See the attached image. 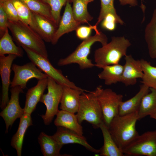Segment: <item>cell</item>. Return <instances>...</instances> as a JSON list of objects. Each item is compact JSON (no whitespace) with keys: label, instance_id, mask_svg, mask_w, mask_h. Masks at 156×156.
<instances>
[{"label":"cell","instance_id":"6da1fadb","mask_svg":"<svg viewBox=\"0 0 156 156\" xmlns=\"http://www.w3.org/2000/svg\"><path fill=\"white\" fill-rule=\"evenodd\" d=\"M139 120L138 112L128 114L117 115L111 121L108 127L113 139L122 151L139 134L135 125Z\"/></svg>","mask_w":156,"mask_h":156},{"label":"cell","instance_id":"7a4b0ae2","mask_svg":"<svg viewBox=\"0 0 156 156\" xmlns=\"http://www.w3.org/2000/svg\"><path fill=\"white\" fill-rule=\"evenodd\" d=\"M8 27L13 40L18 46H24L43 56L48 57L44 40L30 26L19 21L16 22L8 21Z\"/></svg>","mask_w":156,"mask_h":156},{"label":"cell","instance_id":"3957f363","mask_svg":"<svg viewBox=\"0 0 156 156\" xmlns=\"http://www.w3.org/2000/svg\"><path fill=\"white\" fill-rule=\"evenodd\" d=\"M131 44L124 36L112 37L110 42L95 51V66L101 68L104 66L119 64L121 58L127 55V49Z\"/></svg>","mask_w":156,"mask_h":156},{"label":"cell","instance_id":"277c9868","mask_svg":"<svg viewBox=\"0 0 156 156\" xmlns=\"http://www.w3.org/2000/svg\"><path fill=\"white\" fill-rule=\"evenodd\" d=\"M107 41V38L105 34L101 31L96 33L94 35L84 40L76 49L68 56L60 59L57 62V65L63 66L77 64L81 69L92 68L95 66V64L88 58L92 46L96 42H100L103 46L106 44Z\"/></svg>","mask_w":156,"mask_h":156},{"label":"cell","instance_id":"5b68a950","mask_svg":"<svg viewBox=\"0 0 156 156\" xmlns=\"http://www.w3.org/2000/svg\"><path fill=\"white\" fill-rule=\"evenodd\" d=\"M76 113L80 124L86 121L94 128H99L103 122V116L95 90L87 93L83 92L80 97L79 107Z\"/></svg>","mask_w":156,"mask_h":156},{"label":"cell","instance_id":"8992f818","mask_svg":"<svg viewBox=\"0 0 156 156\" xmlns=\"http://www.w3.org/2000/svg\"><path fill=\"white\" fill-rule=\"evenodd\" d=\"M95 90L101 109L103 122L108 128L112 120L118 114L123 96L111 89H103L101 86L97 87Z\"/></svg>","mask_w":156,"mask_h":156},{"label":"cell","instance_id":"52a82bcc","mask_svg":"<svg viewBox=\"0 0 156 156\" xmlns=\"http://www.w3.org/2000/svg\"><path fill=\"white\" fill-rule=\"evenodd\" d=\"M131 156H156V130L139 135L122 150Z\"/></svg>","mask_w":156,"mask_h":156},{"label":"cell","instance_id":"ba28073f","mask_svg":"<svg viewBox=\"0 0 156 156\" xmlns=\"http://www.w3.org/2000/svg\"><path fill=\"white\" fill-rule=\"evenodd\" d=\"M31 62L34 63L42 72L57 83L73 88L81 89L77 86L62 74L61 70L54 68L48 57H45L24 46L21 47Z\"/></svg>","mask_w":156,"mask_h":156},{"label":"cell","instance_id":"9c48e42d","mask_svg":"<svg viewBox=\"0 0 156 156\" xmlns=\"http://www.w3.org/2000/svg\"><path fill=\"white\" fill-rule=\"evenodd\" d=\"M47 79V92L43 94L40 101L45 105L46 107L45 114L41 115L46 125L50 124L59 110L58 107L60 103L63 86L49 77Z\"/></svg>","mask_w":156,"mask_h":156},{"label":"cell","instance_id":"30bf717a","mask_svg":"<svg viewBox=\"0 0 156 156\" xmlns=\"http://www.w3.org/2000/svg\"><path fill=\"white\" fill-rule=\"evenodd\" d=\"M12 69L14 75L11 82V88L19 86L23 89L26 88L27 82L30 79L35 78L39 80L48 77L31 62L22 66L13 64Z\"/></svg>","mask_w":156,"mask_h":156},{"label":"cell","instance_id":"8fae6325","mask_svg":"<svg viewBox=\"0 0 156 156\" xmlns=\"http://www.w3.org/2000/svg\"><path fill=\"white\" fill-rule=\"evenodd\" d=\"M11 88L10 99L0 113V116L5 122V133L8 132L9 127L12 125L17 118H20L24 113V109L21 107L19 101V95L23 93V89L19 86Z\"/></svg>","mask_w":156,"mask_h":156},{"label":"cell","instance_id":"7c38bea8","mask_svg":"<svg viewBox=\"0 0 156 156\" xmlns=\"http://www.w3.org/2000/svg\"><path fill=\"white\" fill-rule=\"evenodd\" d=\"M17 57L14 55L8 54L0 56V74L2 83V95L0 107L3 109L6 106L9 99L8 90L11 84L10 76L12 63Z\"/></svg>","mask_w":156,"mask_h":156},{"label":"cell","instance_id":"4fadbf2b","mask_svg":"<svg viewBox=\"0 0 156 156\" xmlns=\"http://www.w3.org/2000/svg\"><path fill=\"white\" fill-rule=\"evenodd\" d=\"M57 127L56 132L52 136L59 144L63 146L69 144H78L92 152L99 153L100 149H96L91 146L88 142L86 138L83 135H80L65 127Z\"/></svg>","mask_w":156,"mask_h":156},{"label":"cell","instance_id":"5bb4252c","mask_svg":"<svg viewBox=\"0 0 156 156\" xmlns=\"http://www.w3.org/2000/svg\"><path fill=\"white\" fill-rule=\"evenodd\" d=\"M125 59L121 82L126 86L135 85L137 79H141L143 76L140 60H135L131 55H127Z\"/></svg>","mask_w":156,"mask_h":156},{"label":"cell","instance_id":"9a60e30c","mask_svg":"<svg viewBox=\"0 0 156 156\" xmlns=\"http://www.w3.org/2000/svg\"><path fill=\"white\" fill-rule=\"evenodd\" d=\"M81 24L74 17L72 8L69 1L67 2L63 15L61 17L58 27L51 42L55 44L60 38L64 34L76 30Z\"/></svg>","mask_w":156,"mask_h":156},{"label":"cell","instance_id":"2e32d148","mask_svg":"<svg viewBox=\"0 0 156 156\" xmlns=\"http://www.w3.org/2000/svg\"><path fill=\"white\" fill-rule=\"evenodd\" d=\"M85 91H86L63 86L60 108L73 113H77L79 107L81 95Z\"/></svg>","mask_w":156,"mask_h":156},{"label":"cell","instance_id":"e0dca14e","mask_svg":"<svg viewBox=\"0 0 156 156\" xmlns=\"http://www.w3.org/2000/svg\"><path fill=\"white\" fill-rule=\"evenodd\" d=\"M47 78L38 80L36 86L28 90L26 94L25 104L23 108L24 113L31 115L36 109L37 104L40 102L47 88Z\"/></svg>","mask_w":156,"mask_h":156},{"label":"cell","instance_id":"ac0fdd59","mask_svg":"<svg viewBox=\"0 0 156 156\" xmlns=\"http://www.w3.org/2000/svg\"><path fill=\"white\" fill-rule=\"evenodd\" d=\"M54 121L57 127H62L83 135V127L78 122L76 114L68 111L59 110Z\"/></svg>","mask_w":156,"mask_h":156},{"label":"cell","instance_id":"d6986e66","mask_svg":"<svg viewBox=\"0 0 156 156\" xmlns=\"http://www.w3.org/2000/svg\"><path fill=\"white\" fill-rule=\"evenodd\" d=\"M33 13L38 33L44 41L51 42L58 26L54 22L45 17Z\"/></svg>","mask_w":156,"mask_h":156},{"label":"cell","instance_id":"ffe728a7","mask_svg":"<svg viewBox=\"0 0 156 156\" xmlns=\"http://www.w3.org/2000/svg\"><path fill=\"white\" fill-rule=\"evenodd\" d=\"M149 90L148 87L144 84L140 85L139 91L135 96L128 100L121 103L118 114L123 115L138 112L143 97L149 92Z\"/></svg>","mask_w":156,"mask_h":156},{"label":"cell","instance_id":"44dd1931","mask_svg":"<svg viewBox=\"0 0 156 156\" xmlns=\"http://www.w3.org/2000/svg\"><path fill=\"white\" fill-rule=\"evenodd\" d=\"M31 115L24 113L20 118L17 130L13 136L11 141V145L16 151L18 156L21 155L23 142L24 135L28 128L32 125Z\"/></svg>","mask_w":156,"mask_h":156},{"label":"cell","instance_id":"7402d4cb","mask_svg":"<svg viewBox=\"0 0 156 156\" xmlns=\"http://www.w3.org/2000/svg\"><path fill=\"white\" fill-rule=\"evenodd\" d=\"M103 138V145L100 149L99 155L102 156H123L122 151L117 146L109 131L108 127L102 122L99 127Z\"/></svg>","mask_w":156,"mask_h":156},{"label":"cell","instance_id":"603a6c76","mask_svg":"<svg viewBox=\"0 0 156 156\" xmlns=\"http://www.w3.org/2000/svg\"><path fill=\"white\" fill-rule=\"evenodd\" d=\"M38 141L44 156H67L60 153V150L63 145L58 143L52 136L49 135L42 132L38 137Z\"/></svg>","mask_w":156,"mask_h":156},{"label":"cell","instance_id":"cb8c5ba5","mask_svg":"<svg viewBox=\"0 0 156 156\" xmlns=\"http://www.w3.org/2000/svg\"><path fill=\"white\" fill-rule=\"evenodd\" d=\"M103 70L98 75L103 80L106 85L109 86L121 82L124 66L119 64L104 66Z\"/></svg>","mask_w":156,"mask_h":156},{"label":"cell","instance_id":"d4e9b609","mask_svg":"<svg viewBox=\"0 0 156 156\" xmlns=\"http://www.w3.org/2000/svg\"><path fill=\"white\" fill-rule=\"evenodd\" d=\"M144 38L150 57L153 59L156 58V9L145 29Z\"/></svg>","mask_w":156,"mask_h":156},{"label":"cell","instance_id":"484cf974","mask_svg":"<svg viewBox=\"0 0 156 156\" xmlns=\"http://www.w3.org/2000/svg\"><path fill=\"white\" fill-rule=\"evenodd\" d=\"M149 88L150 92L143 97L138 111L139 120L150 116L156 112V89Z\"/></svg>","mask_w":156,"mask_h":156},{"label":"cell","instance_id":"4316f807","mask_svg":"<svg viewBox=\"0 0 156 156\" xmlns=\"http://www.w3.org/2000/svg\"><path fill=\"white\" fill-rule=\"evenodd\" d=\"M7 29L0 40V56L5 54H13L17 57H22L24 52L21 47L16 45Z\"/></svg>","mask_w":156,"mask_h":156},{"label":"cell","instance_id":"83f0119b","mask_svg":"<svg viewBox=\"0 0 156 156\" xmlns=\"http://www.w3.org/2000/svg\"><path fill=\"white\" fill-rule=\"evenodd\" d=\"M12 1L17 11L19 21L30 26L38 33L33 12L20 0H12Z\"/></svg>","mask_w":156,"mask_h":156},{"label":"cell","instance_id":"f1b7e54d","mask_svg":"<svg viewBox=\"0 0 156 156\" xmlns=\"http://www.w3.org/2000/svg\"><path fill=\"white\" fill-rule=\"evenodd\" d=\"M73 3L72 12L75 20L81 24L88 23L93 19L88 12V4L84 0H70Z\"/></svg>","mask_w":156,"mask_h":156},{"label":"cell","instance_id":"f546056e","mask_svg":"<svg viewBox=\"0 0 156 156\" xmlns=\"http://www.w3.org/2000/svg\"><path fill=\"white\" fill-rule=\"evenodd\" d=\"M140 60L143 73L141 82L149 88L156 89V66L144 59Z\"/></svg>","mask_w":156,"mask_h":156},{"label":"cell","instance_id":"4dcf8cb0","mask_svg":"<svg viewBox=\"0 0 156 156\" xmlns=\"http://www.w3.org/2000/svg\"><path fill=\"white\" fill-rule=\"evenodd\" d=\"M20 0L33 12L41 15L55 22L51 15L50 8L46 3L41 0Z\"/></svg>","mask_w":156,"mask_h":156},{"label":"cell","instance_id":"1f68e13d","mask_svg":"<svg viewBox=\"0 0 156 156\" xmlns=\"http://www.w3.org/2000/svg\"><path fill=\"white\" fill-rule=\"evenodd\" d=\"M114 0H100L101 10L97 21L95 25L97 27L105 16L109 13L114 15L118 19L122 20L117 14L114 5Z\"/></svg>","mask_w":156,"mask_h":156},{"label":"cell","instance_id":"d6a6232c","mask_svg":"<svg viewBox=\"0 0 156 156\" xmlns=\"http://www.w3.org/2000/svg\"><path fill=\"white\" fill-rule=\"evenodd\" d=\"M50 6L52 18L58 26L61 17L60 13L63 6L70 0H41Z\"/></svg>","mask_w":156,"mask_h":156},{"label":"cell","instance_id":"836d02e7","mask_svg":"<svg viewBox=\"0 0 156 156\" xmlns=\"http://www.w3.org/2000/svg\"><path fill=\"white\" fill-rule=\"evenodd\" d=\"M0 5L2 7L8 21L16 22L19 21L17 11L12 0H0Z\"/></svg>","mask_w":156,"mask_h":156},{"label":"cell","instance_id":"e575fe53","mask_svg":"<svg viewBox=\"0 0 156 156\" xmlns=\"http://www.w3.org/2000/svg\"><path fill=\"white\" fill-rule=\"evenodd\" d=\"M101 22L102 27L110 31H113L115 29L116 23H119L121 25L124 24L122 20L118 19L114 15L111 13L107 14Z\"/></svg>","mask_w":156,"mask_h":156},{"label":"cell","instance_id":"d590c367","mask_svg":"<svg viewBox=\"0 0 156 156\" xmlns=\"http://www.w3.org/2000/svg\"><path fill=\"white\" fill-rule=\"evenodd\" d=\"M92 30H94L96 33L100 32L97 29V27L95 25L80 26L76 30V35L78 38L84 40L90 36Z\"/></svg>","mask_w":156,"mask_h":156},{"label":"cell","instance_id":"8d00e7d4","mask_svg":"<svg viewBox=\"0 0 156 156\" xmlns=\"http://www.w3.org/2000/svg\"><path fill=\"white\" fill-rule=\"evenodd\" d=\"M8 19L2 6L0 5V38L4 35L8 27Z\"/></svg>","mask_w":156,"mask_h":156},{"label":"cell","instance_id":"74e56055","mask_svg":"<svg viewBox=\"0 0 156 156\" xmlns=\"http://www.w3.org/2000/svg\"><path fill=\"white\" fill-rule=\"evenodd\" d=\"M121 4L122 5H129L131 6H135L138 5V2L136 0H123Z\"/></svg>","mask_w":156,"mask_h":156},{"label":"cell","instance_id":"f35d334b","mask_svg":"<svg viewBox=\"0 0 156 156\" xmlns=\"http://www.w3.org/2000/svg\"><path fill=\"white\" fill-rule=\"evenodd\" d=\"M151 118L154 119L156 120V112L150 116Z\"/></svg>","mask_w":156,"mask_h":156},{"label":"cell","instance_id":"ab89813d","mask_svg":"<svg viewBox=\"0 0 156 156\" xmlns=\"http://www.w3.org/2000/svg\"><path fill=\"white\" fill-rule=\"evenodd\" d=\"M88 4L91 2L93 1L94 0H84Z\"/></svg>","mask_w":156,"mask_h":156},{"label":"cell","instance_id":"60d3db41","mask_svg":"<svg viewBox=\"0 0 156 156\" xmlns=\"http://www.w3.org/2000/svg\"><path fill=\"white\" fill-rule=\"evenodd\" d=\"M119 1V2L120 3V4L122 3V2L123 0H118Z\"/></svg>","mask_w":156,"mask_h":156}]
</instances>
